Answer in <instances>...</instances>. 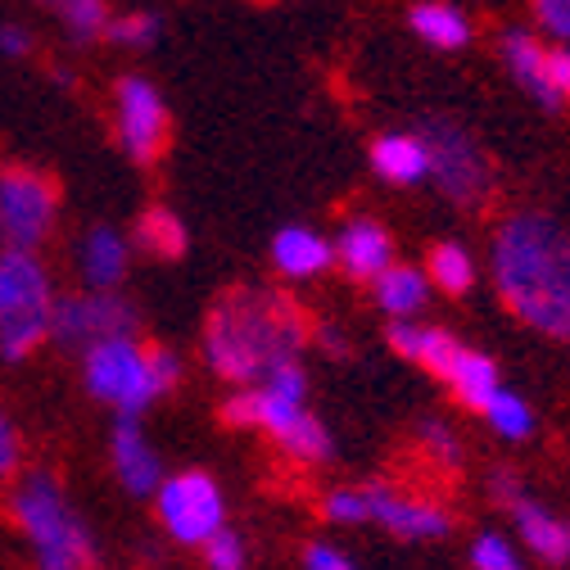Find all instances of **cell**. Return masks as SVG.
Listing matches in <instances>:
<instances>
[{
    "label": "cell",
    "mask_w": 570,
    "mask_h": 570,
    "mask_svg": "<svg viewBox=\"0 0 570 570\" xmlns=\"http://www.w3.org/2000/svg\"><path fill=\"white\" fill-rule=\"evenodd\" d=\"M493 276L508 308L552 335L570 340V232L548 213H517L493 236Z\"/></svg>",
    "instance_id": "obj_1"
},
{
    "label": "cell",
    "mask_w": 570,
    "mask_h": 570,
    "mask_svg": "<svg viewBox=\"0 0 570 570\" xmlns=\"http://www.w3.org/2000/svg\"><path fill=\"white\" fill-rule=\"evenodd\" d=\"M308 340L304 313L272 291H232L204 322V358L227 381H258L276 363L299 358Z\"/></svg>",
    "instance_id": "obj_2"
},
{
    "label": "cell",
    "mask_w": 570,
    "mask_h": 570,
    "mask_svg": "<svg viewBox=\"0 0 570 570\" xmlns=\"http://www.w3.org/2000/svg\"><path fill=\"white\" fill-rule=\"evenodd\" d=\"M181 376V363L173 348H140L131 335H109L87 348V390L118 407V412H140L159 394H168Z\"/></svg>",
    "instance_id": "obj_3"
},
{
    "label": "cell",
    "mask_w": 570,
    "mask_h": 570,
    "mask_svg": "<svg viewBox=\"0 0 570 570\" xmlns=\"http://www.w3.org/2000/svg\"><path fill=\"white\" fill-rule=\"evenodd\" d=\"M14 521L28 534L37 561L50 566V570H78V566L96 561L87 525L73 517L63 489L46 471H32V475L19 480V489H14Z\"/></svg>",
    "instance_id": "obj_4"
},
{
    "label": "cell",
    "mask_w": 570,
    "mask_h": 570,
    "mask_svg": "<svg viewBox=\"0 0 570 570\" xmlns=\"http://www.w3.org/2000/svg\"><path fill=\"white\" fill-rule=\"evenodd\" d=\"M50 317H55V291L46 267L37 263L32 249L6 245V254H0V358L23 363L50 335Z\"/></svg>",
    "instance_id": "obj_5"
},
{
    "label": "cell",
    "mask_w": 570,
    "mask_h": 570,
    "mask_svg": "<svg viewBox=\"0 0 570 570\" xmlns=\"http://www.w3.org/2000/svg\"><path fill=\"white\" fill-rule=\"evenodd\" d=\"M416 136L425 140V159H431V177L440 195L458 208H484L493 190V168L475 146V136L449 118H431Z\"/></svg>",
    "instance_id": "obj_6"
},
{
    "label": "cell",
    "mask_w": 570,
    "mask_h": 570,
    "mask_svg": "<svg viewBox=\"0 0 570 570\" xmlns=\"http://www.w3.org/2000/svg\"><path fill=\"white\" fill-rule=\"evenodd\" d=\"M59 190L37 168H6L0 173V240L10 249H37L55 227Z\"/></svg>",
    "instance_id": "obj_7"
},
{
    "label": "cell",
    "mask_w": 570,
    "mask_h": 570,
    "mask_svg": "<svg viewBox=\"0 0 570 570\" xmlns=\"http://www.w3.org/2000/svg\"><path fill=\"white\" fill-rule=\"evenodd\" d=\"M159 498V521L164 530L177 539V543H190V548H204L213 534L223 530V493L208 475L199 471H186V475H173L155 489Z\"/></svg>",
    "instance_id": "obj_8"
},
{
    "label": "cell",
    "mask_w": 570,
    "mask_h": 570,
    "mask_svg": "<svg viewBox=\"0 0 570 570\" xmlns=\"http://www.w3.org/2000/svg\"><path fill=\"white\" fill-rule=\"evenodd\" d=\"M136 331V304H127L114 291H91L87 295H68L55 299V317H50V340H59L63 348H91L96 340L109 335H131Z\"/></svg>",
    "instance_id": "obj_9"
},
{
    "label": "cell",
    "mask_w": 570,
    "mask_h": 570,
    "mask_svg": "<svg viewBox=\"0 0 570 570\" xmlns=\"http://www.w3.org/2000/svg\"><path fill=\"white\" fill-rule=\"evenodd\" d=\"M254 425H263V431L299 462H326L331 458V431L313 412H304L299 399H281L272 390H258Z\"/></svg>",
    "instance_id": "obj_10"
},
{
    "label": "cell",
    "mask_w": 570,
    "mask_h": 570,
    "mask_svg": "<svg viewBox=\"0 0 570 570\" xmlns=\"http://www.w3.org/2000/svg\"><path fill=\"white\" fill-rule=\"evenodd\" d=\"M118 140L136 164L159 159L168 140V109L150 82H140V78L118 82Z\"/></svg>",
    "instance_id": "obj_11"
},
{
    "label": "cell",
    "mask_w": 570,
    "mask_h": 570,
    "mask_svg": "<svg viewBox=\"0 0 570 570\" xmlns=\"http://www.w3.org/2000/svg\"><path fill=\"white\" fill-rule=\"evenodd\" d=\"M367 512H372L376 525H385L399 539H444L453 530L444 508L425 503V498H407V493L385 489V484L367 489Z\"/></svg>",
    "instance_id": "obj_12"
},
{
    "label": "cell",
    "mask_w": 570,
    "mask_h": 570,
    "mask_svg": "<svg viewBox=\"0 0 570 570\" xmlns=\"http://www.w3.org/2000/svg\"><path fill=\"white\" fill-rule=\"evenodd\" d=\"M114 471L122 480L127 493H155L164 484V466H159V453L146 444V435H140V425L131 412H122L118 431H114Z\"/></svg>",
    "instance_id": "obj_13"
},
{
    "label": "cell",
    "mask_w": 570,
    "mask_h": 570,
    "mask_svg": "<svg viewBox=\"0 0 570 570\" xmlns=\"http://www.w3.org/2000/svg\"><path fill=\"white\" fill-rule=\"evenodd\" d=\"M390 254H394V240L381 223L372 218H353L340 240H335V263L348 272V276H358V281H376L385 267H390Z\"/></svg>",
    "instance_id": "obj_14"
},
{
    "label": "cell",
    "mask_w": 570,
    "mask_h": 570,
    "mask_svg": "<svg viewBox=\"0 0 570 570\" xmlns=\"http://www.w3.org/2000/svg\"><path fill=\"white\" fill-rule=\"evenodd\" d=\"M508 512H512V521H517V530H521V543H530L534 557H543V561H552V566L570 561V521L552 517L548 508H539L534 498H525V493L517 498Z\"/></svg>",
    "instance_id": "obj_15"
},
{
    "label": "cell",
    "mask_w": 570,
    "mask_h": 570,
    "mask_svg": "<svg viewBox=\"0 0 570 570\" xmlns=\"http://www.w3.org/2000/svg\"><path fill=\"white\" fill-rule=\"evenodd\" d=\"M372 168L381 181H394V186H412L421 177H431V159H425V140L421 136H376L372 140Z\"/></svg>",
    "instance_id": "obj_16"
},
{
    "label": "cell",
    "mask_w": 570,
    "mask_h": 570,
    "mask_svg": "<svg viewBox=\"0 0 570 570\" xmlns=\"http://www.w3.org/2000/svg\"><path fill=\"white\" fill-rule=\"evenodd\" d=\"M390 344H394L399 358H407V363H416L425 372H435V376H444L453 367L458 348H462L440 326H390Z\"/></svg>",
    "instance_id": "obj_17"
},
{
    "label": "cell",
    "mask_w": 570,
    "mask_h": 570,
    "mask_svg": "<svg viewBox=\"0 0 570 570\" xmlns=\"http://www.w3.org/2000/svg\"><path fill=\"white\" fill-rule=\"evenodd\" d=\"M503 59H508V68H512V78H517L543 109H561V96L548 87V50H543L530 32H508Z\"/></svg>",
    "instance_id": "obj_18"
},
{
    "label": "cell",
    "mask_w": 570,
    "mask_h": 570,
    "mask_svg": "<svg viewBox=\"0 0 570 570\" xmlns=\"http://www.w3.org/2000/svg\"><path fill=\"white\" fill-rule=\"evenodd\" d=\"M272 258L285 276H317L322 267L335 263V245H326L317 232H304V227H285L276 240H272Z\"/></svg>",
    "instance_id": "obj_19"
},
{
    "label": "cell",
    "mask_w": 570,
    "mask_h": 570,
    "mask_svg": "<svg viewBox=\"0 0 570 570\" xmlns=\"http://www.w3.org/2000/svg\"><path fill=\"white\" fill-rule=\"evenodd\" d=\"M82 276L91 291H114L127 276V240L114 227H96L82 245Z\"/></svg>",
    "instance_id": "obj_20"
},
{
    "label": "cell",
    "mask_w": 570,
    "mask_h": 570,
    "mask_svg": "<svg viewBox=\"0 0 570 570\" xmlns=\"http://www.w3.org/2000/svg\"><path fill=\"white\" fill-rule=\"evenodd\" d=\"M425 295H431V276L416 272V267H385L376 276V304L390 313V317H412L425 308Z\"/></svg>",
    "instance_id": "obj_21"
},
{
    "label": "cell",
    "mask_w": 570,
    "mask_h": 570,
    "mask_svg": "<svg viewBox=\"0 0 570 570\" xmlns=\"http://www.w3.org/2000/svg\"><path fill=\"white\" fill-rule=\"evenodd\" d=\"M412 32L421 41H431L440 50H462L471 41V23L462 10L444 6V0H421V6L412 10Z\"/></svg>",
    "instance_id": "obj_22"
},
{
    "label": "cell",
    "mask_w": 570,
    "mask_h": 570,
    "mask_svg": "<svg viewBox=\"0 0 570 570\" xmlns=\"http://www.w3.org/2000/svg\"><path fill=\"white\" fill-rule=\"evenodd\" d=\"M444 381H449V390H453L466 407H480V412H484V403L498 394V372H493V363L484 358V353H475V348H458V358H453V367L444 372Z\"/></svg>",
    "instance_id": "obj_23"
},
{
    "label": "cell",
    "mask_w": 570,
    "mask_h": 570,
    "mask_svg": "<svg viewBox=\"0 0 570 570\" xmlns=\"http://www.w3.org/2000/svg\"><path fill=\"white\" fill-rule=\"evenodd\" d=\"M136 245L155 258H181L186 254V227L173 208H150L146 218L136 223Z\"/></svg>",
    "instance_id": "obj_24"
},
{
    "label": "cell",
    "mask_w": 570,
    "mask_h": 570,
    "mask_svg": "<svg viewBox=\"0 0 570 570\" xmlns=\"http://www.w3.org/2000/svg\"><path fill=\"white\" fill-rule=\"evenodd\" d=\"M475 281V263L462 245H435L431 254V285H440V291L449 295H466Z\"/></svg>",
    "instance_id": "obj_25"
},
{
    "label": "cell",
    "mask_w": 570,
    "mask_h": 570,
    "mask_svg": "<svg viewBox=\"0 0 570 570\" xmlns=\"http://www.w3.org/2000/svg\"><path fill=\"white\" fill-rule=\"evenodd\" d=\"M484 416L493 425V435H503V440H525L534 431V412L525 407V399L508 394V390H498L489 403H484Z\"/></svg>",
    "instance_id": "obj_26"
},
{
    "label": "cell",
    "mask_w": 570,
    "mask_h": 570,
    "mask_svg": "<svg viewBox=\"0 0 570 570\" xmlns=\"http://www.w3.org/2000/svg\"><path fill=\"white\" fill-rule=\"evenodd\" d=\"M59 14L68 23V32H73L78 41H96L109 32V10L105 0H59Z\"/></svg>",
    "instance_id": "obj_27"
},
{
    "label": "cell",
    "mask_w": 570,
    "mask_h": 570,
    "mask_svg": "<svg viewBox=\"0 0 570 570\" xmlns=\"http://www.w3.org/2000/svg\"><path fill=\"white\" fill-rule=\"evenodd\" d=\"M421 444H425V453H431V462L435 466H444V471H458L462 466V440L449 431V425L444 421H425L421 425Z\"/></svg>",
    "instance_id": "obj_28"
},
{
    "label": "cell",
    "mask_w": 570,
    "mask_h": 570,
    "mask_svg": "<svg viewBox=\"0 0 570 570\" xmlns=\"http://www.w3.org/2000/svg\"><path fill=\"white\" fill-rule=\"evenodd\" d=\"M322 517H326V521H335V525H358V521H372V512H367V489H335V493H326Z\"/></svg>",
    "instance_id": "obj_29"
},
{
    "label": "cell",
    "mask_w": 570,
    "mask_h": 570,
    "mask_svg": "<svg viewBox=\"0 0 570 570\" xmlns=\"http://www.w3.org/2000/svg\"><path fill=\"white\" fill-rule=\"evenodd\" d=\"M471 566L475 570H517V548L503 539V534H480L471 543Z\"/></svg>",
    "instance_id": "obj_30"
},
{
    "label": "cell",
    "mask_w": 570,
    "mask_h": 570,
    "mask_svg": "<svg viewBox=\"0 0 570 570\" xmlns=\"http://www.w3.org/2000/svg\"><path fill=\"white\" fill-rule=\"evenodd\" d=\"M109 41H118V46H150L155 37H159V19L155 14H122V19H109V32H105Z\"/></svg>",
    "instance_id": "obj_31"
},
{
    "label": "cell",
    "mask_w": 570,
    "mask_h": 570,
    "mask_svg": "<svg viewBox=\"0 0 570 570\" xmlns=\"http://www.w3.org/2000/svg\"><path fill=\"white\" fill-rule=\"evenodd\" d=\"M263 390H272V394H281V399H299V403H304V394H308V376H304L299 358L276 363V367L263 376Z\"/></svg>",
    "instance_id": "obj_32"
},
{
    "label": "cell",
    "mask_w": 570,
    "mask_h": 570,
    "mask_svg": "<svg viewBox=\"0 0 570 570\" xmlns=\"http://www.w3.org/2000/svg\"><path fill=\"white\" fill-rule=\"evenodd\" d=\"M204 557H208L213 570H236V566H245V543H240L236 534L218 530V534L204 543Z\"/></svg>",
    "instance_id": "obj_33"
},
{
    "label": "cell",
    "mask_w": 570,
    "mask_h": 570,
    "mask_svg": "<svg viewBox=\"0 0 570 570\" xmlns=\"http://www.w3.org/2000/svg\"><path fill=\"white\" fill-rule=\"evenodd\" d=\"M530 6H534V19L543 32L570 41V0H530Z\"/></svg>",
    "instance_id": "obj_34"
},
{
    "label": "cell",
    "mask_w": 570,
    "mask_h": 570,
    "mask_svg": "<svg viewBox=\"0 0 570 570\" xmlns=\"http://www.w3.org/2000/svg\"><path fill=\"white\" fill-rule=\"evenodd\" d=\"M548 87L561 100H570V41L557 46V50H548Z\"/></svg>",
    "instance_id": "obj_35"
},
{
    "label": "cell",
    "mask_w": 570,
    "mask_h": 570,
    "mask_svg": "<svg viewBox=\"0 0 570 570\" xmlns=\"http://www.w3.org/2000/svg\"><path fill=\"white\" fill-rule=\"evenodd\" d=\"M304 566H313V570H348V566H353V557H348V552H340V548H331V543H308Z\"/></svg>",
    "instance_id": "obj_36"
},
{
    "label": "cell",
    "mask_w": 570,
    "mask_h": 570,
    "mask_svg": "<svg viewBox=\"0 0 570 570\" xmlns=\"http://www.w3.org/2000/svg\"><path fill=\"white\" fill-rule=\"evenodd\" d=\"M489 493H493V503H498V508H512L525 489H521V480H517L508 466H498V471L489 475Z\"/></svg>",
    "instance_id": "obj_37"
},
{
    "label": "cell",
    "mask_w": 570,
    "mask_h": 570,
    "mask_svg": "<svg viewBox=\"0 0 570 570\" xmlns=\"http://www.w3.org/2000/svg\"><path fill=\"white\" fill-rule=\"evenodd\" d=\"M19 471V435H14V425L0 416V480H10Z\"/></svg>",
    "instance_id": "obj_38"
},
{
    "label": "cell",
    "mask_w": 570,
    "mask_h": 570,
    "mask_svg": "<svg viewBox=\"0 0 570 570\" xmlns=\"http://www.w3.org/2000/svg\"><path fill=\"white\" fill-rule=\"evenodd\" d=\"M254 407H258V390H245V394H236V399H227V407H223V416H227L232 425H254Z\"/></svg>",
    "instance_id": "obj_39"
},
{
    "label": "cell",
    "mask_w": 570,
    "mask_h": 570,
    "mask_svg": "<svg viewBox=\"0 0 570 570\" xmlns=\"http://www.w3.org/2000/svg\"><path fill=\"white\" fill-rule=\"evenodd\" d=\"M0 50H6V55H28L32 50V37L23 28H6V32H0Z\"/></svg>",
    "instance_id": "obj_40"
},
{
    "label": "cell",
    "mask_w": 570,
    "mask_h": 570,
    "mask_svg": "<svg viewBox=\"0 0 570 570\" xmlns=\"http://www.w3.org/2000/svg\"><path fill=\"white\" fill-rule=\"evenodd\" d=\"M322 348L331 353V358H348V344L335 335V326H322Z\"/></svg>",
    "instance_id": "obj_41"
}]
</instances>
